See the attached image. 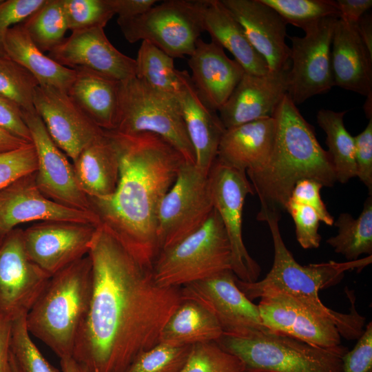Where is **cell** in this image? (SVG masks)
Listing matches in <instances>:
<instances>
[{"instance_id":"cell-1","label":"cell","mask_w":372,"mask_h":372,"mask_svg":"<svg viewBox=\"0 0 372 372\" xmlns=\"http://www.w3.org/2000/svg\"><path fill=\"white\" fill-rule=\"evenodd\" d=\"M87 255L92 296L72 358L90 372H125L160 342L163 327L183 300L181 289L159 285L152 269L102 225Z\"/></svg>"},{"instance_id":"cell-2","label":"cell","mask_w":372,"mask_h":372,"mask_svg":"<svg viewBox=\"0 0 372 372\" xmlns=\"http://www.w3.org/2000/svg\"><path fill=\"white\" fill-rule=\"evenodd\" d=\"M105 132L118 153L119 180L111 196L89 198L91 209L100 225L143 265L152 269L159 253L158 208L186 161L171 144L155 134Z\"/></svg>"},{"instance_id":"cell-3","label":"cell","mask_w":372,"mask_h":372,"mask_svg":"<svg viewBox=\"0 0 372 372\" xmlns=\"http://www.w3.org/2000/svg\"><path fill=\"white\" fill-rule=\"evenodd\" d=\"M273 150L260 171L247 174L260 209L256 218L271 214L281 217L296 183L311 179L332 187L336 181L331 156L318 141L313 127L287 94L275 108Z\"/></svg>"},{"instance_id":"cell-4","label":"cell","mask_w":372,"mask_h":372,"mask_svg":"<svg viewBox=\"0 0 372 372\" xmlns=\"http://www.w3.org/2000/svg\"><path fill=\"white\" fill-rule=\"evenodd\" d=\"M280 216L268 214L259 219L267 222L271 234L274 257L273 265L267 276L260 280L246 282L236 277L239 289L250 300L280 293L288 295L318 314L330 319L338 329L341 337L358 340L364 331L365 318L355 309V296L346 288L351 302L350 312L343 313L327 307L321 301V289L338 284L347 271L362 270L372 262V255L356 260L312 263L301 265L287 248L279 228Z\"/></svg>"},{"instance_id":"cell-5","label":"cell","mask_w":372,"mask_h":372,"mask_svg":"<svg viewBox=\"0 0 372 372\" xmlns=\"http://www.w3.org/2000/svg\"><path fill=\"white\" fill-rule=\"evenodd\" d=\"M92 290V263L87 255L51 276L26 315L30 333L60 359L72 357Z\"/></svg>"},{"instance_id":"cell-6","label":"cell","mask_w":372,"mask_h":372,"mask_svg":"<svg viewBox=\"0 0 372 372\" xmlns=\"http://www.w3.org/2000/svg\"><path fill=\"white\" fill-rule=\"evenodd\" d=\"M238 357L245 372H342L347 351L316 347L267 329L249 337L223 335L216 342Z\"/></svg>"},{"instance_id":"cell-7","label":"cell","mask_w":372,"mask_h":372,"mask_svg":"<svg viewBox=\"0 0 372 372\" xmlns=\"http://www.w3.org/2000/svg\"><path fill=\"white\" fill-rule=\"evenodd\" d=\"M134 134L150 132L171 144L186 162L195 164L194 148L174 95L156 90L136 76L118 82L115 127Z\"/></svg>"},{"instance_id":"cell-8","label":"cell","mask_w":372,"mask_h":372,"mask_svg":"<svg viewBox=\"0 0 372 372\" xmlns=\"http://www.w3.org/2000/svg\"><path fill=\"white\" fill-rule=\"evenodd\" d=\"M229 269L231 246L214 208L198 230L175 245L160 251L152 268L155 281L167 287H182Z\"/></svg>"},{"instance_id":"cell-9","label":"cell","mask_w":372,"mask_h":372,"mask_svg":"<svg viewBox=\"0 0 372 372\" xmlns=\"http://www.w3.org/2000/svg\"><path fill=\"white\" fill-rule=\"evenodd\" d=\"M208 0H167L143 14L117 19L125 39L147 41L172 58L190 56L204 32V12Z\"/></svg>"},{"instance_id":"cell-10","label":"cell","mask_w":372,"mask_h":372,"mask_svg":"<svg viewBox=\"0 0 372 372\" xmlns=\"http://www.w3.org/2000/svg\"><path fill=\"white\" fill-rule=\"evenodd\" d=\"M208 175L187 162L180 167L158 211L159 252L190 236L208 220L214 208Z\"/></svg>"},{"instance_id":"cell-11","label":"cell","mask_w":372,"mask_h":372,"mask_svg":"<svg viewBox=\"0 0 372 372\" xmlns=\"http://www.w3.org/2000/svg\"><path fill=\"white\" fill-rule=\"evenodd\" d=\"M338 19H322L304 28L303 37H289L287 94L296 105L327 92L335 85L331 49Z\"/></svg>"},{"instance_id":"cell-12","label":"cell","mask_w":372,"mask_h":372,"mask_svg":"<svg viewBox=\"0 0 372 372\" xmlns=\"http://www.w3.org/2000/svg\"><path fill=\"white\" fill-rule=\"evenodd\" d=\"M214 209L227 234L231 250V271L240 280L257 281L261 269L249 255L242 239V211L245 198L255 194L245 172L217 158L208 175Z\"/></svg>"},{"instance_id":"cell-13","label":"cell","mask_w":372,"mask_h":372,"mask_svg":"<svg viewBox=\"0 0 372 372\" xmlns=\"http://www.w3.org/2000/svg\"><path fill=\"white\" fill-rule=\"evenodd\" d=\"M180 289L183 300L195 301L211 312L223 335L245 338L268 329L258 305L239 289L230 269Z\"/></svg>"},{"instance_id":"cell-14","label":"cell","mask_w":372,"mask_h":372,"mask_svg":"<svg viewBox=\"0 0 372 372\" xmlns=\"http://www.w3.org/2000/svg\"><path fill=\"white\" fill-rule=\"evenodd\" d=\"M23 229L15 228L0 240V319L27 315L50 276L28 257Z\"/></svg>"},{"instance_id":"cell-15","label":"cell","mask_w":372,"mask_h":372,"mask_svg":"<svg viewBox=\"0 0 372 372\" xmlns=\"http://www.w3.org/2000/svg\"><path fill=\"white\" fill-rule=\"evenodd\" d=\"M21 112L36 149L35 180L41 192L66 207L92 211L89 198L77 184L72 165L54 143L40 116L36 112Z\"/></svg>"},{"instance_id":"cell-16","label":"cell","mask_w":372,"mask_h":372,"mask_svg":"<svg viewBox=\"0 0 372 372\" xmlns=\"http://www.w3.org/2000/svg\"><path fill=\"white\" fill-rule=\"evenodd\" d=\"M97 226L66 221H42L23 231L30 259L50 276L86 256Z\"/></svg>"},{"instance_id":"cell-17","label":"cell","mask_w":372,"mask_h":372,"mask_svg":"<svg viewBox=\"0 0 372 372\" xmlns=\"http://www.w3.org/2000/svg\"><path fill=\"white\" fill-rule=\"evenodd\" d=\"M34 107L54 143L72 161L105 134L67 92L56 87L39 85Z\"/></svg>"},{"instance_id":"cell-18","label":"cell","mask_w":372,"mask_h":372,"mask_svg":"<svg viewBox=\"0 0 372 372\" xmlns=\"http://www.w3.org/2000/svg\"><path fill=\"white\" fill-rule=\"evenodd\" d=\"M32 221L99 225L93 211L68 207L46 197L37 185L34 173L23 176L0 190V238L18 225Z\"/></svg>"},{"instance_id":"cell-19","label":"cell","mask_w":372,"mask_h":372,"mask_svg":"<svg viewBox=\"0 0 372 372\" xmlns=\"http://www.w3.org/2000/svg\"><path fill=\"white\" fill-rule=\"evenodd\" d=\"M263 324L269 330L285 334L323 349L347 351L335 324L291 296L271 293L258 304Z\"/></svg>"},{"instance_id":"cell-20","label":"cell","mask_w":372,"mask_h":372,"mask_svg":"<svg viewBox=\"0 0 372 372\" xmlns=\"http://www.w3.org/2000/svg\"><path fill=\"white\" fill-rule=\"evenodd\" d=\"M48 56L66 68L89 69L118 81L136 76L135 59L118 51L101 27L72 32Z\"/></svg>"},{"instance_id":"cell-21","label":"cell","mask_w":372,"mask_h":372,"mask_svg":"<svg viewBox=\"0 0 372 372\" xmlns=\"http://www.w3.org/2000/svg\"><path fill=\"white\" fill-rule=\"evenodd\" d=\"M241 25L254 48L271 72L289 70L290 48L285 43L287 23L260 0H221Z\"/></svg>"},{"instance_id":"cell-22","label":"cell","mask_w":372,"mask_h":372,"mask_svg":"<svg viewBox=\"0 0 372 372\" xmlns=\"http://www.w3.org/2000/svg\"><path fill=\"white\" fill-rule=\"evenodd\" d=\"M289 70L264 75L245 72L232 93L218 110L225 129L272 116L287 92Z\"/></svg>"},{"instance_id":"cell-23","label":"cell","mask_w":372,"mask_h":372,"mask_svg":"<svg viewBox=\"0 0 372 372\" xmlns=\"http://www.w3.org/2000/svg\"><path fill=\"white\" fill-rule=\"evenodd\" d=\"M178 101L183 123L194 150L196 166L208 175L225 131L219 116L203 101L187 70H177Z\"/></svg>"},{"instance_id":"cell-24","label":"cell","mask_w":372,"mask_h":372,"mask_svg":"<svg viewBox=\"0 0 372 372\" xmlns=\"http://www.w3.org/2000/svg\"><path fill=\"white\" fill-rule=\"evenodd\" d=\"M190 75L198 94L211 110L218 111L228 99L245 72L214 41L199 39L187 61Z\"/></svg>"},{"instance_id":"cell-25","label":"cell","mask_w":372,"mask_h":372,"mask_svg":"<svg viewBox=\"0 0 372 372\" xmlns=\"http://www.w3.org/2000/svg\"><path fill=\"white\" fill-rule=\"evenodd\" d=\"M276 134V121L267 117L226 129L216 158L246 174L256 173L267 164Z\"/></svg>"},{"instance_id":"cell-26","label":"cell","mask_w":372,"mask_h":372,"mask_svg":"<svg viewBox=\"0 0 372 372\" xmlns=\"http://www.w3.org/2000/svg\"><path fill=\"white\" fill-rule=\"evenodd\" d=\"M335 85L365 96L372 95V54L355 24L338 19L331 43Z\"/></svg>"},{"instance_id":"cell-27","label":"cell","mask_w":372,"mask_h":372,"mask_svg":"<svg viewBox=\"0 0 372 372\" xmlns=\"http://www.w3.org/2000/svg\"><path fill=\"white\" fill-rule=\"evenodd\" d=\"M77 184L88 198H105L116 189L120 172L118 151L105 131L73 161Z\"/></svg>"},{"instance_id":"cell-28","label":"cell","mask_w":372,"mask_h":372,"mask_svg":"<svg viewBox=\"0 0 372 372\" xmlns=\"http://www.w3.org/2000/svg\"><path fill=\"white\" fill-rule=\"evenodd\" d=\"M203 21L204 30L211 41L231 52L245 72L264 75L269 72L265 60L251 45L241 25L221 0H208Z\"/></svg>"},{"instance_id":"cell-29","label":"cell","mask_w":372,"mask_h":372,"mask_svg":"<svg viewBox=\"0 0 372 372\" xmlns=\"http://www.w3.org/2000/svg\"><path fill=\"white\" fill-rule=\"evenodd\" d=\"M0 55L28 70L40 85L54 87L68 92L75 77V70L63 66L45 55L32 41L21 23L7 31Z\"/></svg>"},{"instance_id":"cell-30","label":"cell","mask_w":372,"mask_h":372,"mask_svg":"<svg viewBox=\"0 0 372 372\" xmlns=\"http://www.w3.org/2000/svg\"><path fill=\"white\" fill-rule=\"evenodd\" d=\"M74 70L68 94L98 127L114 130L119 81L89 69Z\"/></svg>"},{"instance_id":"cell-31","label":"cell","mask_w":372,"mask_h":372,"mask_svg":"<svg viewBox=\"0 0 372 372\" xmlns=\"http://www.w3.org/2000/svg\"><path fill=\"white\" fill-rule=\"evenodd\" d=\"M223 335L215 317L199 303L183 300L163 327L160 342L177 346L217 342Z\"/></svg>"},{"instance_id":"cell-32","label":"cell","mask_w":372,"mask_h":372,"mask_svg":"<svg viewBox=\"0 0 372 372\" xmlns=\"http://www.w3.org/2000/svg\"><path fill=\"white\" fill-rule=\"evenodd\" d=\"M346 112L322 109L317 114L318 124L327 135L326 144L336 181L341 183H346L357 176L354 138L344 123Z\"/></svg>"},{"instance_id":"cell-33","label":"cell","mask_w":372,"mask_h":372,"mask_svg":"<svg viewBox=\"0 0 372 372\" xmlns=\"http://www.w3.org/2000/svg\"><path fill=\"white\" fill-rule=\"evenodd\" d=\"M338 228L336 236L327 240L337 254L347 261L359 259L362 254H372V197L365 200L362 211L357 218L349 213H341L333 223Z\"/></svg>"},{"instance_id":"cell-34","label":"cell","mask_w":372,"mask_h":372,"mask_svg":"<svg viewBox=\"0 0 372 372\" xmlns=\"http://www.w3.org/2000/svg\"><path fill=\"white\" fill-rule=\"evenodd\" d=\"M174 58L147 41H142L136 61V77L152 88L174 95L178 88Z\"/></svg>"},{"instance_id":"cell-35","label":"cell","mask_w":372,"mask_h":372,"mask_svg":"<svg viewBox=\"0 0 372 372\" xmlns=\"http://www.w3.org/2000/svg\"><path fill=\"white\" fill-rule=\"evenodd\" d=\"M21 24L41 52H50L64 41L68 30L62 0H46Z\"/></svg>"},{"instance_id":"cell-36","label":"cell","mask_w":372,"mask_h":372,"mask_svg":"<svg viewBox=\"0 0 372 372\" xmlns=\"http://www.w3.org/2000/svg\"><path fill=\"white\" fill-rule=\"evenodd\" d=\"M39 85L37 79L28 70L0 55V94L16 104L21 111L35 112L34 95Z\"/></svg>"},{"instance_id":"cell-37","label":"cell","mask_w":372,"mask_h":372,"mask_svg":"<svg viewBox=\"0 0 372 372\" xmlns=\"http://www.w3.org/2000/svg\"><path fill=\"white\" fill-rule=\"evenodd\" d=\"M273 8L287 23L306 27L325 18L340 19L336 1L332 0H260Z\"/></svg>"},{"instance_id":"cell-38","label":"cell","mask_w":372,"mask_h":372,"mask_svg":"<svg viewBox=\"0 0 372 372\" xmlns=\"http://www.w3.org/2000/svg\"><path fill=\"white\" fill-rule=\"evenodd\" d=\"M192 346H177L160 342L138 355L125 372H180Z\"/></svg>"},{"instance_id":"cell-39","label":"cell","mask_w":372,"mask_h":372,"mask_svg":"<svg viewBox=\"0 0 372 372\" xmlns=\"http://www.w3.org/2000/svg\"><path fill=\"white\" fill-rule=\"evenodd\" d=\"M245 365L236 355L216 342L192 347L188 360L180 372H245Z\"/></svg>"},{"instance_id":"cell-40","label":"cell","mask_w":372,"mask_h":372,"mask_svg":"<svg viewBox=\"0 0 372 372\" xmlns=\"http://www.w3.org/2000/svg\"><path fill=\"white\" fill-rule=\"evenodd\" d=\"M10 349L22 372H62L45 358L32 340L26 315L12 321Z\"/></svg>"},{"instance_id":"cell-41","label":"cell","mask_w":372,"mask_h":372,"mask_svg":"<svg viewBox=\"0 0 372 372\" xmlns=\"http://www.w3.org/2000/svg\"><path fill=\"white\" fill-rule=\"evenodd\" d=\"M68 28L72 32L106 25L115 14L109 0H62Z\"/></svg>"},{"instance_id":"cell-42","label":"cell","mask_w":372,"mask_h":372,"mask_svg":"<svg viewBox=\"0 0 372 372\" xmlns=\"http://www.w3.org/2000/svg\"><path fill=\"white\" fill-rule=\"evenodd\" d=\"M37 169V157L32 143L0 152V190L23 176L35 173Z\"/></svg>"},{"instance_id":"cell-43","label":"cell","mask_w":372,"mask_h":372,"mask_svg":"<svg viewBox=\"0 0 372 372\" xmlns=\"http://www.w3.org/2000/svg\"><path fill=\"white\" fill-rule=\"evenodd\" d=\"M285 211L292 217L296 226V239L304 249L319 247L321 236L318 233L320 220L311 207L289 199Z\"/></svg>"},{"instance_id":"cell-44","label":"cell","mask_w":372,"mask_h":372,"mask_svg":"<svg viewBox=\"0 0 372 372\" xmlns=\"http://www.w3.org/2000/svg\"><path fill=\"white\" fill-rule=\"evenodd\" d=\"M46 0H0V54L7 31L37 11Z\"/></svg>"},{"instance_id":"cell-45","label":"cell","mask_w":372,"mask_h":372,"mask_svg":"<svg viewBox=\"0 0 372 372\" xmlns=\"http://www.w3.org/2000/svg\"><path fill=\"white\" fill-rule=\"evenodd\" d=\"M322 187V184L313 180H300L294 185L290 199L312 208L320 221L331 226L334 223V218L329 214L321 198L320 190Z\"/></svg>"},{"instance_id":"cell-46","label":"cell","mask_w":372,"mask_h":372,"mask_svg":"<svg viewBox=\"0 0 372 372\" xmlns=\"http://www.w3.org/2000/svg\"><path fill=\"white\" fill-rule=\"evenodd\" d=\"M342 372H372V322L364 328L354 348L342 356Z\"/></svg>"},{"instance_id":"cell-47","label":"cell","mask_w":372,"mask_h":372,"mask_svg":"<svg viewBox=\"0 0 372 372\" xmlns=\"http://www.w3.org/2000/svg\"><path fill=\"white\" fill-rule=\"evenodd\" d=\"M357 176L372 192V118L365 129L353 137Z\"/></svg>"},{"instance_id":"cell-48","label":"cell","mask_w":372,"mask_h":372,"mask_svg":"<svg viewBox=\"0 0 372 372\" xmlns=\"http://www.w3.org/2000/svg\"><path fill=\"white\" fill-rule=\"evenodd\" d=\"M0 128L28 143H32L30 130L25 124L21 110L0 94Z\"/></svg>"},{"instance_id":"cell-49","label":"cell","mask_w":372,"mask_h":372,"mask_svg":"<svg viewBox=\"0 0 372 372\" xmlns=\"http://www.w3.org/2000/svg\"><path fill=\"white\" fill-rule=\"evenodd\" d=\"M156 0H109L118 19H130L143 14L156 5Z\"/></svg>"},{"instance_id":"cell-50","label":"cell","mask_w":372,"mask_h":372,"mask_svg":"<svg viewBox=\"0 0 372 372\" xmlns=\"http://www.w3.org/2000/svg\"><path fill=\"white\" fill-rule=\"evenodd\" d=\"M340 19L349 24H355L372 6L371 0H338Z\"/></svg>"},{"instance_id":"cell-51","label":"cell","mask_w":372,"mask_h":372,"mask_svg":"<svg viewBox=\"0 0 372 372\" xmlns=\"http://www.w3.org/2000/svg\"><path fill=\"white\" fill-rule=\"evenodd\" d=\"M12 322L0 319V372H10Z\"/></svg>"},{"instance_id":"cell-52","label":"cell","mask_w":372,"mask_h":372,"mask_svg":"<svg viewBox=\"0 0 372 372\" xmlns=\"http://www.w3.org/2000/svg\"><path fill=\"white\" fill-rule=\"evenodd\" d=\"M356 29L369 53L372 54V17L364 14L355 24Z\"/></svg>"},{"instance_id":"cell-53","label":"cell","mask_w":372,"mask_h":372,"mask_svg":"<svg viewBox=\"0 0 372 372\" xmlns=\"http://www.w3.org/2000/svg\"><path fill=\"white\" fill-rule=\"evenodd\" d=\"M28 143L0 128V152L12 150L22 147Z\"/></svg>"},{"instance_id":"cell-54","label":"cell","mask_w":372,"mask_h":372,"mask_svg":"<svg viewBox=\"0 0 372 372\" xmlns=\"http://www.w3.org/2000/svg\"><path fill=\"white\" fill-rule=\"evenodd\" d=\"M60 365L62 372H90L72 357L60 359Z\"/></svg>"},{"instance_id":"cell-55","label":"cell","mask_w":372,"mask_h":372,"mask_svg":"<svg viewBox=\"0 0 372 372\" xmlns=\"http://www.w3.org/2000/svg\"><path fill=\"white\" fill-rule=\"evenodd\" d=\"M371 99H372V95L367 96L366 103L364 105V110L365 114L369 119L372 118Z\"/></svg>"},{"instance_id":"cell-56","label":"cell","mask_w":372,"mask_h":372,"mask_svg":"<svg viewBox=\"0 0 372 372\" xmlns=\"http://www.w3.org/2000/svg\"><path fill=\"white\" fill-rule=\"evenodd\" d=\"M10 372H22L12 351L10 355Z\"/></svg>"},{"instance_id":"cell-57","label":"cell","mask_w":372,"mask_h":372,"mask_svg":"<svg viewBox=\"0 0 372 372\" xmlns=\"http://www.w3.org/2000/svg\"><path fill=\"white\" fill-rule=\"evenodd\" d=\"M1 238H0V240H1Z\"/></svg>"}]
</instances>
